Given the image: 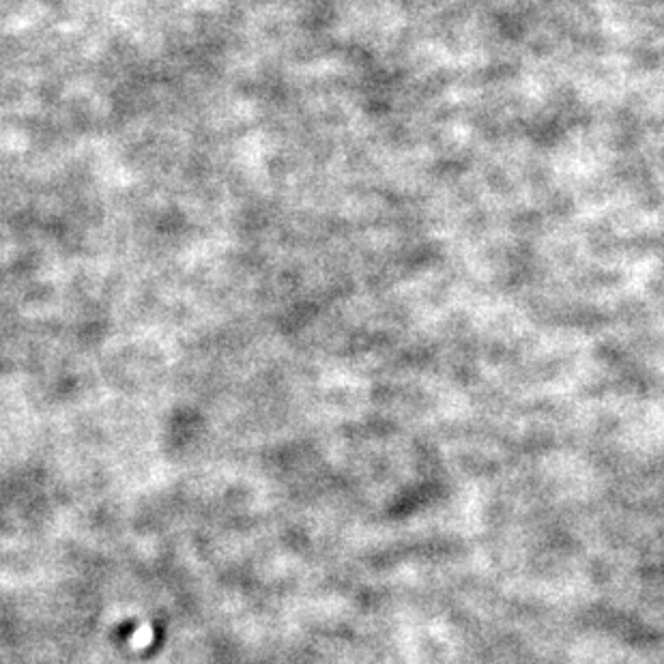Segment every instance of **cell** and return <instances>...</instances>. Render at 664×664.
I'll list each match as a JSON object with an SVG mask.
<instances>
[{"instance_id":"1","label":"cell","mask_w":664,"mask_h":664,"mask_svg":"<svg viewBox=\"0 0 664 664\" xmlns=\"http://www.w3.org/2000/svg\"><path fill=\"white\" fill-rule=\"evenodd\" d=\"M153 626L151 624H142L134 634H132V639H129V645H132L134 649H144V647H149L153 643Z\"/></svg>"}]
</instances>
